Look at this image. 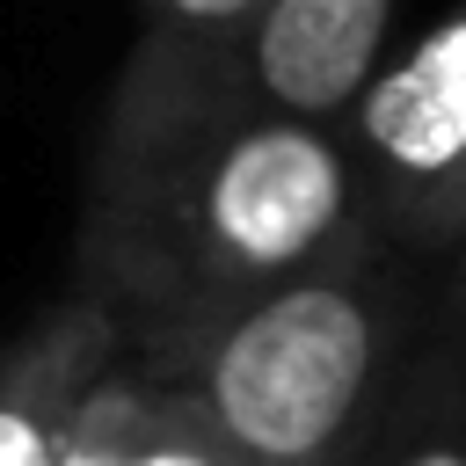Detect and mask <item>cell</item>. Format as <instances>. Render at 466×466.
Masks as SVG:
<instances>
[{
	"instance_id": "1",
	"label": "cell",
	"mask_w": 466,
	"mask_h": 466,
	"mask_svg": "<svg viewBox=\"0 0 466 466\" xmlns=\"http://www.w3.org/2000/svg\"><path fill=\"white\" fill-rule=\"evenodd\" d=\"M371 379V306L350 284L306 277L248 306L211 364L204 408L218 437L262 466H299L342 437Z\"/></svg>"
},
{
	"instance_id": "2",
	"label": "cell",
	"mask_w": 466,
	"mask_h": 466,
	"mask_svg": "<svg viewBox=\"0 0 466 466\" xmlns=\"http://www.w3.org/2000/svg\"><path fill=\"white\" fill-rule=\"evenodd\" d=\"M350 211V167L306 116L233 131L197 189V240L226 277H277L306 262Z\"/></svg>"
},
{
	"instance_id": "3",
	"label": "cell",
	"mask_w": 466,
	"mask_h": 466,
	"mask_svg": "<svg viewBox=\"0 0 466 466\" xmlns=\"http://www.w3.org/2000/svg\"><path fill=\"white\" fill-rule=\"evenodd\" d=\"M393 0H262L255 80L277 116H335L371 95V58L386 44Z\"/></svg>"
},
{
	"instance_id": "4",
	"label": "cell",
	"mask_w": 466,
	"mask_h": 466,
	"mask_svg": "<svg viewBox=\"0 0 466 466\" xmlns=\"http://www.w3.org/2000/svg\"><path fill=\"white\" fill-rule=\"evenodd\" d=\"M364 138L400 175H459L466 167V15L422 36L393 73L357 102Z\"/></svg>"
},
{
	"instance_id": "5",
	"label": "cell",
	"mask_w": 466,
	"mask_h": 466,
	"mask_svg": "<svg viewBox=\"0 0 466 466\" xmlns=\"http://www.w3.org/2000/svg\"><path fill=\"white\" fill-rule=\"evenodd\" d=\"M73 451H66V437L29 408V400H15L7 415H0V466H66Z\"/></svg>"
},
{
	"instance_id": "6",
	"label": "cell",
	"mask_w": 466,
	"mask_h": 466,
	"mask_svg": "<svg viewBox=\"0 0 466 466\" xmlns=\"http://www.w3.org/2000/svg\"><path fill=\"white\" fill-rule=\"evenodd\" d=\"M160 15L182 29H218V22H255L262 0H160Z\"/></svg>"
},
{
	"instance_id": "7",
	"label": "cell",
	"mask_w": 466,
	"mask_h": 466,
	"mask_svg": "<svg viewBox=\"0 0 466 466\" xmlns=\"http://www.w3.org/2000/svg\"><path fill=\"white\" fill-rule=\"evenodd\" d=\"M66 466H131V459H124V444L87 437V444H73V459H66Z\"/></svg>"
},
{
	"instance_id": "8",
	"label": "cell",
	"mask_w": 466,
	"mask_h": 466,
	"mask_svg": "<svg viewBox=\"0 0 466 466\" xmlns=\"http://www.w3.org/2000/svg\"><path fill=\"white\" fill-rule=\"evenodd\" d=\"M400 466H466V444H422V451H408Z\"/></svg>"
},
{
	"instance_id": "9",
	"label": "cell",
	"mask_w": 466,
	"mask_h": 466,
	"mask_svg": "<svg viewBox=\"0 0 466 466\" xmlns=\"http://www.w3.org/2000/svg\"><path fill=\"white\" fill-rule=\"evenodd\" d=\"M459 204H466V167H459Z\"/></svg>"
}]
</instances>
